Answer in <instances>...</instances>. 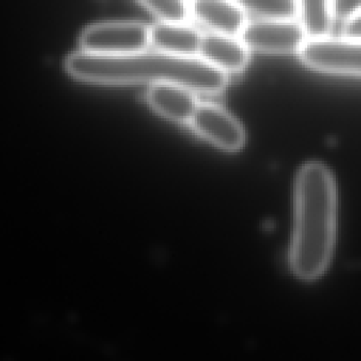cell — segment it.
Listing matches in <instances>:
<instances>
[{
	"label": "cell",
	"mask_w": 361,
	"mask_h": 361,
	"mask_svg": "<svg viewBox=\"0 0 361 361\" xmlns=\"http://www.w3.org/2000/svg\"><path fill=\"white\" fill-rule=\"evenodd\" d=\"M192 17L214 34L241 37L247 27V11L233 0H190Z\"/></svg>",
	"instance_id": "52a82bcc"
},
{
	"label": "cell",
	"mask_w": 361,
	"mask_h": 361,
	"mask_svg": "<svg viewBox=\"0 0 361 361\" xmlns=\"http://www.w3.org/2000/svg\"><path fill=\"white\" fill-rule=\"evenodd\" d=\"M336 230V185L330 169L317 161L300 166L295 182V226L289 252L293 274L317 279L327 268Z\"/></svg>",
	"instance_id": "7a4b0ae2"
},
{
	"label": "cell",
	"mask_w": 361,
	"mask_h": 361,
	"mask_svg": "<svg viewBox=\"0 0 361 361\" xmlns=\"http://www.w3.org/2000/svg\"><path fill=\"white\" fill-rule=\"evenodd\" d=\"M361 8V0H334V14L338 18H347Z\"/></svg>",
	"instance_id": "9a60e30c"
},
{
	"label": "cell",
	"mask_w": 361,
	"mask_h": 361,
	"mask_svg": "<svg viewBox=\"0 0 361 361\" xmlns=\"http://www.w3.org/2000/svg\"><path fill=\"white\" fill-rule=\"evenodd\" d=\"M189 124L199 137L223 151L235 152L245 142L241 123L231 113L210 102L199 104Z\"/></svg>",
	"instance_id": "8992f818"
},
{
	"label": "cell",
	"mask_w": 361,
	"mask_h": 361,
	"mask_svg": "<svg viewBox=\"0 0 361 361\" xmlns=\"http://www.w3.org/2000/svg\"><path fill=\"white\" fill-rule=\"evenodd\" d=\"M197 56L228 75L241 72L248 65L250 49L238 37L212 32L203 35Z\"/></svg>",
	"instance_id": "9c48e42d"
},
{
	"label": "cell",
	"mask_w": 361,
	"mask_h": 361,
	"mask_svg": "<svg viewBox=\"0 0 361 361\" xmlns=\"http://www.w3.org/2000/svg\"><path fill=\"white\" fill-rule=\"evenodd\" d=\"M298 17L307 38L329 37L336 14L334 0H296Z\"/></svg>",
	"instance_id": "8fae6325"
},
{
	"label": "cell",
	"mask_w": 361,
	"mask_h": 361,
	"mask_svg": "<svg viewBox=\"0 0 361 361\" xmlns=\"http://www.w3.org/2000/svg\"><path fill=\"white\" fill-rule=\"evenodd\" d=\"M343 37L361 39V8L344 20Z\"/></svg>",
	"instance_id": "5bb4252c"
},
{
	"label": "cell",
	"mask_w": 361,
	"mask_h": 361,
	"mask_svg": "<svg viewBox=\"0 0 361 361\" xmlns=\"http://www.w3.org/2000/svg\"><path fill=\"white\" fill-rule=\"evenodd\" d=\"M69 76L99 85L176 83L195 93L214 94L228 85V75L199 56H182L158 49L127 55H97L76 51L66 56Z\"/></svg>",
	"instance_id": "6da1fadb"
},
{
	"label": "cell",
	"mask_w": 361,
	"mask_h": 361,
	"mask_svg": "<svg viewBox=\"0 0 361 361\" xmlns=\"http://www.w3.org/2000/svg\"><path fill=\"white\" fill-rule=\"evenodd\" d=\"M298 54L310 69L331 75L361 76V39L307 38Z\"/></svg>",
	"instance_id": "277c9868"
},
{
	"label": "cell",
	"mask_w": 361,
	"mask_h": 361,
	"mask_svg": "<svg viewBox=\"0 0 361 361\" xmlns=\"http://www.w3.org/2000/svg\"><path fill=\"white\" fill-rule=\"evenodd\" d=\"M240 38L250 51L265 54L299 52L307 39L302 24L295 18H259L250 21Z\"/></svg>",
	"instance_id": "5b68a950"
},
{
	"label": "cell",
	"mask_w": 361,
	"mask_h": 361,
	"mask_svg": "<svg viewBox=\"0 0 361 361\" xmlns=\"http://www.w3.org/2000/svg\"><path fill=\"white\" fill-rule=\"evenodd\" d=\"M151 27L135 21H109L86 27L80 37V51L97 55H127L147 49Z\"/></svg>",
	"instance_id": "3957f363"
},
{
	"label": "cell",
	"mask_w": 361,
	"mask_h": 361,
	"mask_svg": "<svg viewBox=\"0 0 361 361\" xmlns=\"http://www.w3.org/2000/svg\"><path fill=\"white\" fill-rule=\"evenodd\" d=\"M159 21L185 23L189 14L186 0H138Z\"/></svg>",
	"instance_id": "4fadbf2b"
},
{
	"label": "cell",
	"mask_w": 361,
	"mask_h": 361,
	"mask_svg": "<svg viewBox=\"0 0 361 361\" xmlns=\"http://www.w3.org/2000/svg\"><path fill=\"white\" fill-rule=\"evenodd\" d=\"M145 97L154 111L179 124H189L200 104L192 89L176 83L152 85Z\"/></svg>",
	"instance_id": "ba28073f"
},
{
	"label": "cell",
	"mask_w": 361,
	"mask_h": 361,
	"mask_svg": "<svg viewBox=\"0 0 361 361\" xmlns=\"http://www.w3.org/2000/svg\"><path fill=\"white\" fill-rule=\"evenodd\" d=\"M202 39L203 34L185 23L161 21L151 27L149 34L154 49L182 56H197Z\"/></svg>",
	"instance_id": "30bf717a"
},
{
	"label": "cell",
	"mask_w": 361,
	"mask_h": 361,
	"mask_svg": "<svg viewBox=\"0 0 361 361\" xmlns=\"http://www.w3.org/2000/svg\"><path fill=\"white\" fill-rule=\"evenodd\" d=\"M243 10L259 18H295L298 16L296 0H233Z\"/></svg>",
	"instance_id": "7c38bea8"
}]
</instances>
